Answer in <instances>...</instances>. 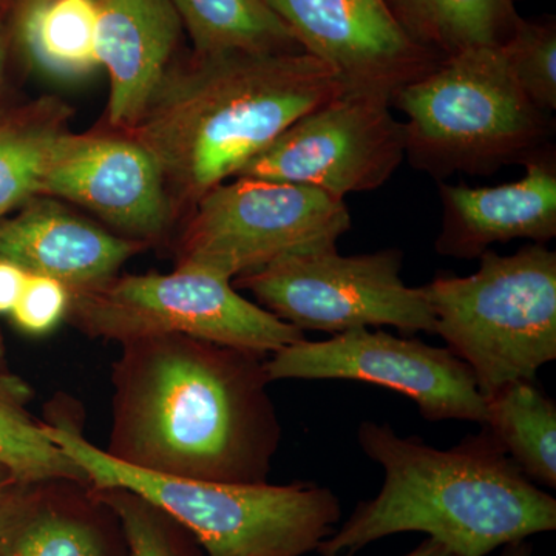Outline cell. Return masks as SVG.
<instances>
[{
  "mask_svg": "<svg viewBox=\"0 0 556 556\" xmlns=\"http://www.w3.org/2000/svg\"><path fill=\"white\" fill-rule=\"evenodd\" d=\"M27 390L0 378V464L16 484L68 479L89 484L86 473L49 438L46 424L36 422L22 401Z\"/></svg>",
  "mask_w": 556,
  "mask_h": 556,
  "instance_id": "cell-23",
  "label": "cell"
},
{
  "mask_svg": "<svg viewBox=\"0 0 556 556\" xmlns=\"http://www.w3.org/2000/svg\"><path fill=\"white\" fill-rule=\"evenodd\" d=\"M27 276L20 266L0 260V314L13 311Z\"/></svg>",
  "mask_w": 556,
  "mask_h": 556,
  "instance_id": "cell-27",
  "label": "cell"
},
{
  "mask_svg": "<svg viewBox=\"0 0 556 556\" xmlns=\"http://www.w3.org/2000/svg\"><path fill=\"white\" fill-rule=\"evenodd\" d=\"M121 345L109 456L167 477L268 482L281 427L266 356L177 334Z\"/></svg>",
  "mask_w": 556,
  "mask_h": 556,
  "instance_id": "cell-1",
  "label": "cell"
},
{
  "mask_svg": "<svg viewBox=\"0 0 556 556\" xmlns=\"http://www.w3.org/2000/svg\"><path fill=\"white\" fill-rule=\"evenodd\" d=\"M501 556H535V548L527 540L518 541L504 546Z\"/></svg>",
  "mask_w": 556,
  "mask_h": 556,
  "instance_id": "cell-29",
  "label": "cell"
},
{
  "mask_svg": "<svg viewBox=\"0 0 556 556\" xmlns=\"http://www.w3.org/2000/svg\"><path fill=\"white\" fill-rule=\"evenodd\" d=\"M101 503L112 508L124 536L129 544L130 556H185L177 548L167 515L160 508L124 489H93Z\"/></svg>",
  "mask_w": 556,
  "mask_h": 556,
  "instance_id": "cell-25",
  "label": "cell"
},
{
  "mask_svg": "<svg viewBox=\"0 0 556 556\" xmlns=\"http://www.w3.org/2000/svg\"><path fill=\"white\" fill-rule=\"evenodd\" d=\"M64 102L39 101L0 126V219L38 199L51 155L68 134Z\"/></svg>",
  "mask_w": 556,
  "mask_h": 556,
  "instance_id": "cell-22",
  "label": "cell"
},
{
  "mask_svg": "<svg viewBox=\"0 0 556 556\" xmlns=\"http://www.w3.org/2000/svg\"><path fill=\"white\" fill-rule=\"evenodd\" d=\"M402 27L439 60L500 47L514 33V0H388Z\"/></svg>",
  "mask_w": 556,
  "mask_h": 556,
  "instance_id": "cell-18",
  "label": "cell"
},
{
  "mask_svg": "<svg viewBox=\"0 0 556 556\" xmlns=\"http://www.w3.org/2000/svg\"><path fill=\"white\" fill-rule=\"evenodd\" d=\"M13 484H16L13 475H11L9 468L3 467L2 464H0V493H2L3 490L9 489V486Z\"/></svg>",
  "mask_w": 556,
  "mask_h": 556,
  "instance_id": "cell-30",
  "label": "cell"
},
{
  "mask_svg": "<svg viewBox=\"0 0 556 556\" xmlns=\"http://www.w3.org/2000/svg\"><path fill=\"white\" fill-rule=\"evenodd\" d=\"M67 316L90 338L124 343L189 336L266 357L306 339L294 325L240 295L230 278L192 266L115 276L70 292Z\"/></svg>",
  "mask_w": 556,
  "mask_h": 556,
  "instance_id": "cell-7",
  "label": "cell"
},
{
  "mask_svg": "<svg viewBox=\"0 0 556 556\" xmlns=\"http://www.w3.org/2000/svg\"><path fill=\"white\" fill-rule=\"evenodd\" d=\"M350 229L345 200L327 190L236 177L193 206L179 237L177 266L233 280L287 255L338 247Z\"/></svg>",
  "mask_w": 556,
  "mask_h": 556,
  "instance_id": "cell-9",
  "label": "cell"
},
{
  "mask_svg": "<svg viewBox=\"0 0 556 556\" xmlns=\"http://www.w3.org/2000/svg\"><path fill=\"white\" fill-rule=\"evenodd\" d=\"M484 427L533 484L556 486V404L536 380H518L485 397Z\"/></svg>",
  "mask_w": 556,
  "mask_h": 556,
  "instance_id": "cell-19",
  "label": "cell"
},
{
  "mask_svg": "<svg viewBox=\"0 0 556 556\" xmlns=\"http://www.w3.org/2000/svg\"><path fill=\"white\" fill-rule=\"evenodd\" d=\"M182 24L170 0H98L97 60L109 73V123L129 131L170 68Z\"/></svg>",
  "mask_w": 556,
  "mask_h": 556,
  "instance_id": "cell-16",
  "label": "cell"
},
{
  "mask_svg": "<svg viewBox=\"0 0 556 556\" xmlns=\"http://www.w3.org/2000/svg\"><path fill=\"white\" fill-rule=\"evenodd\" d=\"M68 479L0 493V556H108L104 533L70 493Z\"/></svg>",
  "mask_w": 556,
  "mask_h": 556,
  "instance_id": "cell-17",
  "label": "cell"
},
{
  "mask_svg": "<svg viewBox=\"0 0 556 556\" xmlns=\"http://www.w3.org/2000/svg\"><path fill=\"white\" fill-rule=\"evenodd\" d=\"M357 441L383 468L382 489L317 547L320 556H356L408 532L426 533L453 556H486L556 530L555 497L533 484L484 427L439 450L399 437L390 424L364 420Z\"/></svg>",
  "mask_w": 556,
  "mask_h": 556,
  "instance_id": "cell-2",
  "label": "cell"
},
{
  "mask_svg": "<svg viewBox=\"0 0 556 556\" xmlns=\"http://www.w3.org/2000/svg\"><path fill=\"white\" fill-rule=\"evenodd\" d=\"M270 382L283 379L354 380L397 391L428 422L484 426L485 397L470 368L447 346H431L382 329L354 328L328 340H300L266 361Z\"/></svg>",
  "mask_w": 556,
  "mask_h": 556,
  "instance_id": "cell-10",
  "label": "cell"
},
{
  "mask_svg": "<svg viewBox=\"0 0 556 556\" xmlns=\"http://www.w3.org/2000/svg\"><path fill=\"white\" fill-rule=\"evenodd\" d=\"M3 64H5V46H3V39L0 36V80H2Z\"/></svg>",
  "mask_w": 556,
  "mask_h": 556,
  "instance_id": "cell-31",
  "label": "cell"
},
{
  "mask_svg": "<svg viewBox=\"0 0 556 556\" xmlns=\"http://www.w3.org/2000/svg\"><path fill=\"white\" fill-rule=\"evenodd\" d=\"M195 54L305 53L265 0H170Z\"/></svg>",
  "mask_w": 556,
  "mask_h": 556,
  "instance_id": "cell-21",
  "label": "cell"
},
{
  "mask_svg": "<svg viewBox=\"0 0 556 556\" xmlns=\"http://www.w3.org/2000/svg\"><path fill=\"white\" fill-rule=\"evenodd\" d=\"M0 378H2V376H0Z\"/></svg>",
  "mask_w": 556,
  "mask_h": 556,
  "instance_id": "cell-32",
  "label": "cell"
},
{
  "mask_svg": "<svg viewBox=\"0 0 556 556\" xmlns=\"http://www.w3.org/2000/svg\"><path fill=\"white\" fill-rule=\"evenodd\" d=\"M305 53L336 73L343 90L394 97L433 72L437 54L402 27L388 0H265Z\"/></svg>",
  "mask_w": 556,
  "mask_h": 556,
  "instance_id": "cell-12",
  "label": "cell"
},
{
  "mask_svg": "<svg viewBox=\"0 0 556 556\" xmlns=\"http://www.w3.org/2000/svg\"><path fill=\"white\" fill-rule=\"evenodd\" d=\"M404 254L383 249L342 255L338 247L311 249L233 278L257 305L300 331L340 334L354 328L393 327L412 338L434 336V316L422 287L402 280Z\"/></svg>",
  "mask_w": 556,
  "mask_h": 556,
  "instance_id": "cell-8",
  "label": "cell"
},
{
  "mask_svg": "<svg viewBox=\"0 0 556 556\" xmlns=\"http://www.w3.org/2000/svg\"><path fill=\"white\" fill-rule=\"evenodd\" d=\"M404 556H453L452 552L448 551L444 544L433 540V538H426L419 546L413 548L412 552Z\"/></svg>",
  "mask_w": 556,
  "mask_h": 556,
  "instance_id": "cell-28",
  "label": "cell"
},
{
  "mask_svg": "<svg viewBox=\"0 0 556 556\" xmlns=\"http://www.w3.org/2000/svg\"><path fill=\"white\" fill-rule=\"evenodd\" d=\"M507 67L529 100L543 112L556 109V25L519 17L501 46Z\"/></svg>",
  "mask_w": 556,
  "mask_h": 556,
  "instance_id": "cell-24",
  "label": "cell"
},
{
  "mask_svg": "<svg viewBox=\"0 0 556 556\" xmlns=\"http://www.w3.org/2000/svg\"><path fill=\"white\" fill-rule=\"evenodd\" d=\"M146 244L101 228L56 201L33 199L0 219V260L79 291L115 277Z\"/></svg>",
  "mask_w": 556,
  "mask_h": 556,
  "instance_id": "cell-15",
  "label": "cell"
},
{
  "mask_svg": "<svg viewBox=\"0 0 556 556\" xmlns=\"http://www.w3.org/2000/svg\"><path fill=\"white\" fill-rule=\"evenodd\" d=\"M526 175L496 188L441 182L442 226L438 254L475 260L495 243L530 240L546 244L556 237V163L543 150L525 163Z\"/></svg>",
  "mask_w": 556,
  "mask_h": 556,
  "instance_id": "cell-14",
  "label": "cell"
},
{
  "mask_svg": "<svg viewBox=\"0 0 556 556\" xmlns=\"http://www.w3.org/2000/svg\"><path fill=\"white\" fill-rule=\"evenodd\" d=\"M393 104L407 115L405 159L438 181L525 164L551 135L546 112L518 86L501 46L444 58Z\"/></svg>",
  "mask_w": 556,
  "mask_h": 556,
  "instance_id": "cell-5",
  "label": "cell"
},
{
  "mask_svg": "<svg viewBox=\"0 0 556 556\" xmlns=\"http://www.w3.org/2000/svg\"><path fill=\"white\" fill-rule=\"evenodd\" d=\"M47 434L93 489H124L160 508L195 536L207 556H303L332 535L342 504L317 482L226 484L167 477L127 466L67 424Z\"/></svg>",
  "mask_w": 556,
  "mask_h": 556,
  "instance_id": "cell-4",
  "label": "cell"
},
{
  "mask_svg": "<svg viewBox=\"0 0 556 556\" xmlns=\"http://www.w3.org/2000/svg\"><path fill=\"white\" fill-rule=\"evenodd\" d=\"M477 273H438L424 285L434 334L470 368L482 396L536 380L556 358V252L530 243L517 254L489 249Z\"/></svg>",
  "mask_w": 556,
  "mask_h": 556,
  "instance_id": "cell-6",
  "label": "cell"
},
{
  "mask_svg": "<svg viewBox=\"0 0 556 556\" xmlns=\"http://www.w3.org/2000/svg\"><path fill=\"white\" fill-rule=\"evenodd\" d=\"M391 101L343 91L289 126L237 177L270 179L343 197L386 185L405 160L404 123Z\"/></svg>",
  "mask_w": 556,
  "mask_h": 556,
  "instance_id": "cell-11",
  "label": "cell"
},
{
  "mask_svg": "<svg viewBox=\"0 0 556 556\" xmlns=\"http://www.w3.org/2000/svg\"><path fill=\"white\" fill-rule=\"evenodd\" d=\"M68 306L67 287L54 278L28 274L11 316L22 331L42 336L61 324L67 316Z\"/></svg>",
  "mask_w": 556,
  "mask_h": 556,
  "instance_id": "cell-26",
  "label": "cell"
},
{
  "mask_svg": "<svg viewBox=\"0 0 556 556\" xmlns=\"http://www.w3.org/2000/svg\"><path fill=\"white\" fill-rule=\"evenodd\" d=\"M97 24L98 0H24L17 38L36 67L76 78L98 65Z\"/></svg>",
  "mask_w": 556,
  "mask_h": 556,
  "instance_id": "cell-20",
  "label": "cell"
},
{
  "mask_svg": "<svg viewBox=\"0 0 556 556\" xmlns=\"http://www.w3.org/2000/svg\"><path fill=\"white\" fill-rule=\"evenodd\" d=\"M89 208L126 239L146 244L174 217L160 164L130 137L68 131L51 155L40 195Z\"/></svg>",
  "mask_w": 556,
  "mask_h": 556,
  "instance_id": "cell-13",
  "label": "cell"
},
{
  "mask_svg": "<svg viewBox=\"0 0 556 556\" xmlns=\"http://www.w3.org/2000/svg\"><path fill=\"white\" fill-rule=\"evenodd\" d=\"M343 91L336 73L308 53H193L170 65L126 134L152 153L169 192L193 207Z\"/></svg>",
  "mask_w": 556,
  "mask_h": 556,
  "instance_id": "cell-3",
  "label": "cell"
}]
</instances>
